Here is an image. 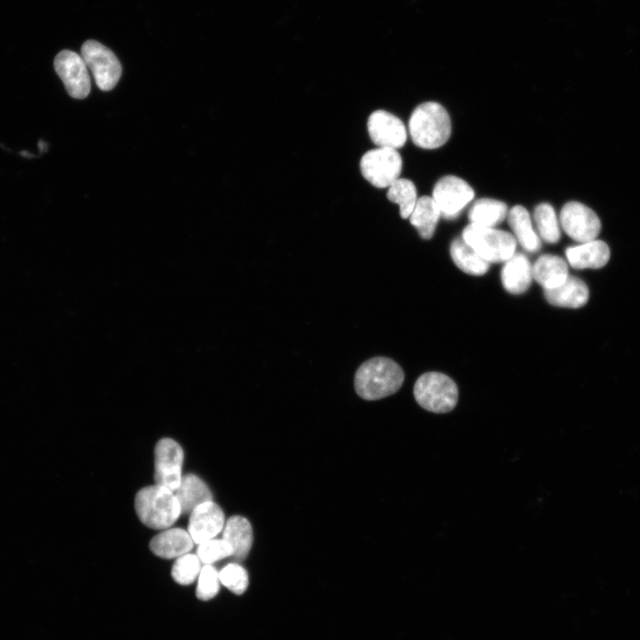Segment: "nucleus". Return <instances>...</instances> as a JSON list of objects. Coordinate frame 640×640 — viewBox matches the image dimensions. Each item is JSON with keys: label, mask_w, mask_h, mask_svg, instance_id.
Here are the masks:
<instances>
[{"label": "nucleus", "mask_w": 640, "mask_h": 640, "mask_svg": "<svg viewBox=\"0 0 640 640\" xmlns=\"http://www.w3.org/2000/svg\"><path fill=\"white\" fill-rule=\"evenodd\" d=\"M565 255L573 268H600L608 262L610 249L604 241L595 239L568 247Z\"/></svg>", "instance_id": "nucleus-14"}, {"label": "nucleus", "mask_w": 640, "mask_h": 640, "mask_svg": "<svg viewBox=\"0 0 640 640\" xmlns=\"http://www.w3.org/2000/svg\"><path fill=\"white\" fill-rule=\"evenodd\" d=\"M404 374L390 358L377 356L363 363L355 374V388L365 400H378L395 394L402 386Z\"/></svg>", "instance_id": "nucleus-1"}, {"label": "nucleus", "mask_w": 640, "mask_h": 640, "mask_svg": "<svg viewBox=\"0 0 640 640\" xmlns=\"http://www.w3.org/2000/svg\"><path fill=\"white\" fill-rule=\"evenodd\" d=\"M462 239L489 263L505 262L516 247L512 234L471 223L464 228Z\"/></svg>", "instance_id": "nucleus-5"}, {"label": "nucleus", "mask_w": 640, "mask_h": 640, "mask_svg": "<svg viewBox=\"0 0 640 640\" xmlns=\"http://www.w3.org/2000/svg\"><path fill=\"white\" fill-rule=\"evenodd\" d=\"M402 158L396 149L376 148L367 151L360 160V170L364 178L372 186L388 188L399 178L402 171Z\"/></svg>", "instance_id": "nucleus-6"}, {"label": "nucleus", "mask_w": 640, "mask_h": 640, "mask_svg": "<svg viewBox=\"0 0 640 640\" xmlns=\"http://www.w3.org/2000/svg\"><path fill=\"white\" fill-rule=\"evenodd\" d=\"M202 563L196 554L187 553L177 557L172 569L173 580L180 585H189L197 578Z\"/></svg>", "instance_id": "nucleus-27"}, {"label": "nucleus", "mask_w": 640, "mask_h": 640, "mask_svg": "<svg viewBox=\"0 0 640 640\" xmlns=\"http://www.w3.org/2000/svg\"><path fill=\"white\" fill-rule=\"evenodd\" d=\"M196 556L204 564L212 563L233 556V549L223 539H210L198 544Z\"/></svg>", "instance_id": "nucleus-29"}, {"label": "nucleus", "mask_w": 640, "mask_h": 640, "mask_svg": "<svg viewBox=\"0 0 640 640\" xmlns=\"http://www.w3.org/2000/svg\"><path fill=\"white\" fill-rule=\"evenodd\" d=\"M546 300L551 305L578 308L584 306L589 297L586 284L578 277L570 276L564 283L551 289H544Z\"/></svg>", "instance_id": "nucleus-15"}, {"label": "nucleus", "mask_w": 640, "mask_h": 640, "mask_svg": "<svg viewBox=\"0 0 640 640\" xmlns=\"http://www.w3.org/2000/svg\"><path fill=\"white\" fill-rule=\"evenodd\" d=\"M560 223L564 231L580 244L595 240L601 230V222L596 212L575 201L563 206Z\"/></svg>", "instance_id": "nucleus-8"}, {"label": "nucleus", "mask_w": 640, "mask_h": 640, "mask_svg": "<svg viewBox=\"0 0 640 640\" xmlns=\"http://www.w3.org/2000/svg\"><path fill=\"white\" fill-rule=\"evenodd\" d=\"M501 283L507 292L520 294L528 290L532 279V267L526 256L515 252L501 270Z\"/></svg>", "instance_id": "nucleus-16"}, {"label": "nucleus", "mask_w": 640, "mask_h": 640, "mask_svg": "<svg viewBox=\"0 0 640 640\" xmlns=\"http://www.w3.org/2000/svg\"><path fill=\"white\" fill-rule=\"evenodd\" d=\"M450 116L439 103L428 101L419 105L409 119V132L414 144L421 148L434 149L450 138Z\"/></svg>", "instance_id": "nucleus-2"}, {"label": "nucleus", "mask_w": 640, "mask_h": 640, "mask_svg": "<svg viewBox=\"0 0 640 640\" xmlns=\"http://www.w3.org/2000/svg\"><path fill=\"white\" fill-rule=\"evenodd\" d=\"M222 539L233 549V556L237 560H244L252 544V529L250 522L241 516H233L224 524Z\"/></svg>", "instance_id": "nucleus-19"}, {"label": "nucleus", "mask_w": 640, "mask_h": 640, "mask_svg": "<svg viewBox=\"0 0 640 640\" xmlns=\"http://www.w3.org/2000/svg\"><path fill=\"white\" fill-rule=\"evenodd\" d=\"M450 253L455 265L467 274L482 276L489 269L490 263L483 259L462 237L452 241Z\"/></svg>", "instance_id": "nucleus-23"}, {"label": "nucleus", "mask_w": 640, "mask_h": 640, "mask_svg": "<svg viewBox=\"0 0 640 640\" xmlns=\"http://www.w3.org/2000/svg\"><path fill=\"white\" fill-rule=\"evenodd\" d=\"M135 510L146 526L158 530L169 528L181 515L173 492L159 484L146 486L137 492Z\"/></svg>", "instance_id": "nucleus-3"}, {"label": "nucleus", "mask_w": 640, "mask_h": 640, "mask_svg": "<svg viewBox=\"0 0 640 640\" xmlns=\"http://www.w3.org/2000/svg\"><path fill=\"white\" fill-rule=\"evenodd\" d=\"M533 217L540 237L549 244L557 243L561 233L553 207L548 203L540 204L534 210Z\"/></svg>", "instance_id": "nucleus-26"}, {"label": "nucleus", "mask_w": 640, "mask_h": 640, "mask_svg": "<svg viewBox=\"0 0 640 640\" xmlns=\"http://www.w3.org/2000/svg\"><path fill=\"white\" fill-rule=\"evenodd\" d=\"M189 515L188 532L196 544L214 538L223 530L224 513L212 500L200 504Z\"/></svg>", "instance_id": "nucleus-13"}, {"label": "nucleus", "mask_w": 640, "mask_h": 640, "mask_svg": "<svg viewBox=\"0 0 640 640\" xmlns=\"http://www.w3.org/2000/svg\"><path fill=\"white\" fill-rule=\"evenodd\" d=\"M508 212L505 203L492 198H481L472 205L468 218L471 224L493 228L504 220Z\"/></svg>", "instance_id": "nucleus-24"}, {"label": "nucleus", "mask_w": 640, "mask_h": 640, "mask_svg": "<svg viewBox=\"0 0 640 640\" xmlns=\"http://www.w3.org/2000/svg\"><path fill=\"white\" fill-rule=\"evenodd\" d=\"M175 496L180 503L181 515H189L200 504L212 500V494L207 484L194 474L182 476Z\"/></svg>", "instance_id": "nucleus-18"}, {"label": "nucleus", "mask_w": 640, "mask_h": 640, "mask_svg": "<svg viewBox=\"0 0 640 640\" xmlns=\"http://www.w3.org/2000/svg\"><path fill=\"white\" fill-rule=\"evenodd\" d=\"M219 572L212 564H204L197 578L196 594L198 599L208 601L213 598L220 589Z\"/></svg>", "instance_id": "nucleus-30"}, {"label": "nucleus", "mask_w": 640, "mask_h": 640, "mask_svg": "<svg viewBox=\"0 0 640 640\" xmlns=\"http://www.w3.org/2000/svg\"><path fill=\"white\" fill-rule=\"evenodd\" d=\"M367 130L372 141L378 148L397 149L405 144L407 139L404 123L385 110H376L370 115Z\"/></svg>", "instance_id": "nucleus-12"}, {"label": "nucleus", "mask_w": 640, "mask_h": 640, "mask_svg": "<svg viewBox=\"0 0 640 640\" xmlns=\"http://www.w3.org/2000/svg\"><path fill=\"white\" fill-rule=\"evenodd\" d=\"M507 217L516 241L527 252H537L541 244L532 228L528 211L522 205H516L509 210Z\"/></svg>", "instance_id": "nucleus-21"}, {"label": "nucleus", "mask_w": 640, "mask_h": 640, "mask_svg": "<svg viewBox=\"0 0 640 640\" xmlns=\"http://www.w3.org/2000/svg\"><path fill=\"white\" fill-rule=\"evenodd\" d=\"M389 201L399 205L400 216L403 219L410 217L418 201L417 190L413 182L408 179L398 178L389 187L387 192Z\"/></svg>", "instance_id": "nucleus-25"}, {"label": "nucleus", "mask_w": 640, "mask_h": 640, "mask_svg": "<svg viewBox=\"0 0 640 640\" xmlns=\"http://www.w3.org/2000/svg\"><path fill=\"white\" fill-rule=\"evenodd\" d=\"M54 68L72 98L81 100L88 96L91 79L82 56L73 51L62 50L54 59Z\"/></svg>", "instance_id": "nucleus-11"}, {"label": "nucleus", "mask_w": 640, "mask_h": 640, "mask_svg": "<svg viewBox=\"0 0 640 640\" xmlns=\"http://www.w3.org/2000/svg\"><path fill=\"white\" fill-rule=\"evenodd\" d=\"M568 265L557 255L544 254L532 267V277L544 289L558 286L568 277Z\"/></svg>", "instance_id": "nucleus-20"}, {"label": "nucleus", "mask_w": 640, "mask_h": 640, "mask_svg": "<svg viewBox=\"0 0 640 640\" xmlns=\"http://www.w3.org/2000/svg\"><path fill=\"white\" fill-rule=\"evenodd\" d=\"M220 583L236 595H242L249 585L246 570L238 564H227L219 572Z\"/></svg>", "instance_id": "nucleus-28"}, {"label": "nucleus", "mask_w": 640, "mask_h": 640, "mask_svg": "<svg viewBox=\"0 0 640 640\" xmlns=\"http://www.w3.org/2000/svg\"><path fill=\"white\" fill-rule=\"evenodd\" d=\"M440 217V211L433 198L424 196L418 198L409 219L419 235L423 239H429L435 233Z\"/></svg>", "instance_id": "nucleus-22"}, {"label": "nucleus", "mask_w": 640, "mask_h": 640, "mask_svg": "<svg viewBox=\"0 0 640 640\" xmlns=\"http://www.w3.org/2000/svg\"><path fill=\"white\" fill-rule=\"evenodd\" d=\"M81 56L100 90L110 91L116 85L122 67L110 49L95 40H87L81 47Z\"/></svg>", "instance_id": "nucleus-7"}, {"label": "nucleus", "mask_w": 640, "mask_h": 640, "mask_svg": "<svg viewBox=\"0 0 640 640\" xmlns=\"http://www.w3.org/2000/svg\"><path fill=\"white\" fill-rule=\"evenodd\" d=\"M417 403L425 410L444 413L452 411L458 401V388L447 375L430 372L420 376L413 388Z\"/></svg>", "instance_id": "nucleus-4"}, {"label": "nucleus", "mask_w": 640, "mask_h": 640, "mask_svg": "<svg viewBox=\"0 0 640 640\" xmlns=\"http://www.w3.org/2000/svg\"><path fill=\"white\" fill-rule=\"evenodd\" d=\"M184 453L181 446L171 438H163L155 448L156 484L175 492L181 481Z\"/></svg>", "instance_id": "nucleus-9"}, {"label": "nucleus", "mask_w": 640, "mask_h": 640, "mask_svg": "<svg viewBox=\"0 0 640 640\" xmlns=\"http://www.w3.org/2000/svg\"><path fill=\"white\" fill-rule=\"evenodd\" d=\"M193 545L188 532L181 528H170L156 534L151 540L149 548L155 555L170 559L188 553Z\"/></svg>", "instance_id": "nucleus-17"}, {"label": "nucleus", "mask_w": 640, "mask_h": 640, "mask_svg": "<svg viewBox=\"0 0 640 640\" xmlns=\"http://www.w3.org/2000/svg\"><path fill=\"white\" fill-rule=\"evenodd\" d=\"M475 196L472 188L462 179L456 176L441 178L433 188L432 198L437 205L441 216L454 219Z\"/></svg>", "instance_id": "nucleus-10"}]
</instances>
